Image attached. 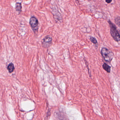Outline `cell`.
<instances>
[{
    "instance_id": "1",
    "label": "cell",
    "mask_w": 120,
    "mask_h": 120,
    "mask_svg": "<svg viewBox=\"0 0 120 120\" xmlns=\"http://www.w3.org/2000/svg\"><path fill=\"white\" fill-rule=\"evenodd\" d=\"M101 54L104 60L107 62L110 63L114 57L113 53L105 48H102L101 51Z\"/></svg>"
},
{
    "instance_id": "2",
    "label": "cell",
    "mask_w": 120,
    "mask_h": 120,
    "mask_svg": "<svg viewBox=\"0 0 120 120\" xmlns=\"http://www.w3.org/2000/svg\"><path fill=\"white\" fill-rule=\"evenodd\" d=\"M110 29V33L113 39L117 42L120 41V35L115 25L110 21H109Z\"/></svg>"
},
{
    "instance_id": "3",
    "label": "cell",
    "mask_w": 120,
    "mask_h": 120,
    "mask_svg": "<svg viewBox=\"0 0 120 120\" xmlns=\"http://www.w3.org/2000/svg\"><path fill=\"white\" fill-rule=\"evenodd\" d=\"M29 23L31 27L34 31H36L38 30V21L36 17L34 16L31 17L30 19Z\"/></svg>"
},
{
    "instance_id": "4",
    "label": "cell",
    "mask_w": 120,
    "mask_h": 120,
    "mask_svg": "<svg viewBox=\"0 0 120 120\" xmlns=\"http://www.w3.org/2000/svg\"><path fill=\"white\" fill-rule=\"evenodd\" d=\"M52 39L49 36H47L44 38L42 41L43 46L44 48H47L51 46Z\"/></svg>"
},
{
    "instance_id": "5",
    "label": "cell",
    "mask_w": 120,
    "mask_h": 120,
    "mask_svg": "<svg viewBox=\"0 0 120 120\" xmlns=\"http://www.w3.org/2000/svg\"><path fill=\"white\" fill-rule=\"evenodd\" d=\"M7 69L10 73H12L15 70V66L12 63H11L8 64L7 67Z\"/></svg>"
},
{
    "instance_id": "6",
    "label": "cell",
    "mask_w": 120,
    "mask_h": 120,
    "mask_svg": "<svg viewBox=\"0 0 120 120\" xmlns=\"http://www.w3.org/2000/svg\"><path fill=\"white\" fill-rule=\"evenodd\" d=\"M15 9L16 11L19 13H20L22 11V6L21 3H17L15 4Z\"/></svg>"
},
{
    "instance_id": "7",
    "label": "cell",
    "mask_w": 120,
    "mask_h": 120,
    "mask_svg": "<svg viewBox=\"0 0 120 120\" xmlns=\"http://www.w3.org/2000/svg\"><path fill=\"white\" fill-rule=\"evenodd\" d=\"M103 68L104 70H105L106 72L108 73H110L111 72V67L108 65H107L106 63H104L103 65Z\"/></svg>"
},
{
    "instance_id": "8",
    "label": "cell",
    "mask_w": 120,
    "mask_h": 120,
    "mask_svg": "<svg viewBox=\"0 0 120 120\" xmlns=\"http://www.w3.org/2000/svg\"><path fill=\"white\" fill-rule=\"evenodd\" d=\"M56 117L57 120H67L60 113H57L56 114Z\"/></svg>"
},
{
    "instance_id": "9",
    "label": "cell",
    "mask_w": 120,
    "mask_h": 120,
    "mask_svg": "<svg viewBox=\"0 0 120 120\" xmlns=\"http://www.w3.org/2000/svg\"><path fill=\"white\" fill-rule=\"evenodd\" d=\"M116 23L120 27V17H117L115 19Z\"/></svg>"
},
{
    "instance_id": "10",
    "label": "cell",
    "mask_w": 120,
    "mask_h": 120,
    "mask_svg": "<svg viewBox=\"0 0 120 120\" xmlns=\"http://www.w3.org/2000/svg\"><path fill=\"white\" fill-rule=\"evenodd\" d=\"M90 40L94 44H97L98 42H97V40H96V39L94 37H90Z\"/></svg>"
},
{
    "instance_id": "11",
    "label": "cell",
    "mask_w": 120,
    "mask_h": 120,
    "mask_svg": "<svg viewBox=\"0 0 120 120\" xmlns=\"http://www.w3.org/2000/svg\"><path fill=\"white\" fill-rule=\"evenodd\" d=\"M112 0H106L105 1L106 2V3H108L109 4L110 3H111V1H112Z\"/></svg>"
}]
</instances>
